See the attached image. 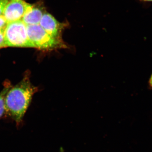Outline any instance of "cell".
<instances>
[{
    "label": "cell",
    "instance_id": "cell-1",
    "mask_svg": "<svg viewBox=\"0 0 152 152\" xmlns=\"http://www.w3.org/2000/svg\"><path fill=\"white\" fill-rule=\"evenodd\" d=\"M37 91L27 76L8 91L5 98V111L17 124L21 121Z\"/></svg>",
    "mask_w": 152,
    "mask_h": 152
},
{
    "label": "cell",
    "instance_id": "cell-2",
    "mask_svg": "<svg viewBox=\"0 0 152 152\" xmlns=\"http://www.w3.org/2000/svg\"><path fill=\"white\" fill-rule=\"evenodd\" d=\"M27 31L33 48L48 51L67 48L62 39L50 35L39 24L27 25Z\"/></svg>",
    "mask_w": 152,
    "mask_h": 152
},
{
    "label": "cell",
    "instance_id": "cell-3",
    "mask_svg": "<svg viewBox=\"0 0 152 152\" xmlns=\"http://www.w3.org/2000/svg\"><path fill=\"white\" fill-rule=\"evenodd\" d=\"M4 35L7 47L33 48L28 38L27 25L22 20L8 23Z\"/></svg>",
    "mask_w": 152,
    "mask_h": 152
},
{
    "label": "cell",
    "instance_id": "cell-4",
    "mask_svg": "<svg viewBox=\"0 0 152 152\" xmlns=\"http://www.w3.org/2000/svg\"><path fill=\"white\" fill-rule=\"evenodd\" d=\"M26 2L24 0H10L3 15L8 23L22 20L24 14Z\"/></svg>",
    "mask_w": 152,
    "mask_h": 152
},
{
    "label": "cell",
    "instance_id": "cell-5",
    "mask_svg": "<svg viewBox=\"0 0 152 152\" xmlns=\"http://www.w3.org/2000/svg\"><path fill=\"white\" fill-rule=\"evenodd\" d=\"M39 24L50 35L59 39H62V32L66 27L65 23L58 21L54 17L47 12L44 14Z\"/></svg>",
    "mask_w": 152,
    "mask_h": 152
},
{
    "label": "cell",
    "instance_id": "cell-6",
    "mask_svg": "<svg viewBox=\"0 0 152 152\" xmlns=\"http://www.w3.org/2000/svg\"><path fill=\"white\" fill-rule=\"evenodd\" d=\"M46 12L42 3L30 4L26 3L22 21L26 25L39 24L42 17Z\"/></svg>",
    "mask_w": 152,
    "mask_h": 152
},
{
    "label": "cell",
    "instance_id": "cell-7",
    "mask_svg": "<svg viewBox=\"0 0 152 152\" xmlns=\"http://www.w3.org/2000/svg\"><path fill=\"white\" fill-rule=\"evenodd\" d=\"M10 88V85L7 84L6 86L4 88L2 91L0 93V118L2 116L3 114L5 111L4 104L5 98L6 94Z\"/></svg>",
    "mask_w": 152,
    "mask_h": 152
},
{
    "label": "cell",
    "instance_id": "cell-8",
    "mask_svg": "<svg viewBox=\"0 0 152 152\" xmlns=\"http://www.w3.org/2000/svg\"><path fill=\"white\" fill-rule=\"evenodd\" d=\"M4 30H0V49L7 47L4 35Z\"/></svg>",
    "mask_w": 152,
    "mask_h": 152
},
{
    "label": "cell",
    "instance_id": "cell-9",
    "mask_svg": "<svg viewBox=\"0 0 152 152\" xmlns=\"http://www.w3.org/2000/svg\"><path fill=\"white\" fill-rule=\"evenodd\" d=\"M7 24L8 22L4 15H0V30L4 29Z\"/></svg>",
    "mask_w": 152,
    "mask_h": 152
},
{
    "label": "cell",
    "instance_id": "cell-10",
    "mask_svg": "<svg viewBox=\"0 0 152 152\" xmlns=\"http://www.w3.org/2000/svg\"><path fill=\"white\" fill-rule=\"evenodd\" d=\"M10 0H0V15H3L4 10Z\"/></svg>",
    "mask_w": 152,
    "mask_h": 152
},
{
    "label": "cell",
    "instance_id": "cell-11",
    "mask_svg": "<svg viewBox=\"0 0 152 152\" xmlns=\"http://www.w3.org/2000/svg\"><path fill=\"white\" fill-rule=\"evenodd\" d=\"M149 86L150 88H152V75L151 76L149 80Z\"/></svg>",
    "mask_w": 152,
    "mask_h": 152
},
{
    "label": "cell",
    "instance_id": "cell-12",
    "mask_svg": "<svg viewBox=\"0 0 152 152\" xmlns=\"http://www.w3.org/2000/svg\"><path fill=\"white\" fill-rule=\"evenodd\" d=\"M142 1L146 2H152V0H142Z\"/></svg>",
    "mask_w": 152,
    "mask_h": 152
}]
</instances>
